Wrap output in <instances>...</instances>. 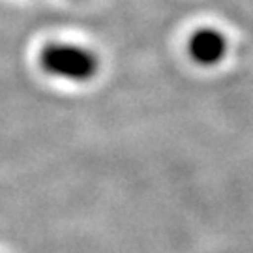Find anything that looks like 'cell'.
I'll use <instances>...</instances> for the list:
<instances>
[{
    "label": "cell",
    "mask_w": 253,
    "mask_h": 253,
    "mask_svg": "<svg viewBox=\"0 0 253 253\" xmlns=\"http://www.w3.org/2000/svg\"><path fill=\"white\" fill-rule=\"evenodd\" d=\"M42 70L56 79L72 83H86L100 70L98 56L90 49L75 43L54 42L47 43L40 53Z\"/></svg>",
    "instance_id": "cell-1"
},
{
    "label": "cell",
    "mask_w": 253,
    "mask_h": 253,
    "mask_svg": "<svg viewBox=\"0 0 253 253\" xmlns=\"http://www.w3.org/2000/svg\"><path fill=\"white\" fill-rule=\"evenodd\" d=\"M188 53L199 66H216L227 54V40L216 28H199L188 40Z\"/></svg>",
    "instance_id": "cell-2"
}]
</instances>
